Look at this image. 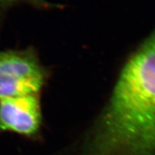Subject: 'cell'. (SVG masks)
Segmentation results:
<instances>
[{
  "mask_svg": "<svg viewBox=\"0 0 155 155\" xmlns=\"http://www.w3.org/2000/svg\"><path fill=\"white\" fill-rule=\"evenodd\" d=\"M89 147L91 155H155V30L122 69Z\"/></svg>",
  "mask_w": 155,
  "mask_h": 155,
  "instance_id": "obj_1",
  "label": "cell"
},
{
  "mask_svg": "<svg viewBox=\"0 0 155 155\" xmlns=\"http://www.w3.org/2000/svg\"><path fill=\"white\" fill-rule=\"evenodd\" d=\"M47 79V71L32 48L0 50V99L40 94Z\"/></svg>",
  "mask_w": 155,
  "mask_h": 155,
  "instance_id": "obj_2",
  "label": "cell"
},
{
  "mask_svg": "<svg viewBox=\"0 0 155 155\" xmlns=\"http://www.w3.org/2000/svg\"><path fill=\"white\" fill-rule=\"evenodd\" d=\"M40 94L0 99V132L34 137L40 131L42 116Z\"/></svg>",
  "mask_w": 155,
  "mask_h": 155,
  "instance_id": "obj_3",
  "label": "cell"
},
{
  "mask_svg": "<svg viewBox=\"0 0 155 155\" xmlns=\"http://www.w3.org/2000/svg\"><path fill=\"white\" fill-rule=\"evenodd\" d=\"M27 2L35 5H41L40 0H0V11H4L17 4Z\"/></svg>",
  "mask_w": 155,
  "mask_h": 155,
  "instance_id": "obj_4",
  "label": "cell"
}]
</instances>
